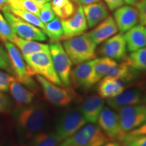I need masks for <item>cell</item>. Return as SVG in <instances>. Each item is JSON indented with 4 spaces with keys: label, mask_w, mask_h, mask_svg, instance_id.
<instances>
[{
    "label": "cell",
    "mask_w": 146,
    "mask_h": 146,
    "mask_svg": "<svg viewBox=\"0 0 146 146\" xmlns=\"http://www.w3.org/2000/svg\"><path fill=\"white\" fill-rule=\"evenodd\" d=\"M43 32L46 36L50 38L51 41L55 42L61 40L63 35V29L61 21L59 18L56 17L44 25Z\"/></svg>",
    "instance_id": "f1b7e54d"
},
{
    "label": "cell",
    "mask_w": 146,
    "mask_h": 146,
    "mask_svg": "<svg viewBox=\"0 0 146 146\" xmlns=\"http://www.w3.org/2000/svg\"><path fill=\"white\" fill-rule=\"evenodd\" d=\"M13 43L17 46L23 57L36 52L50 50V47L47 44L39 43V41L24 39L18 36H16Z\"/></svg>",
    "instance_id": "d4e9b609"
},
{
    "label": "cell",
    "mask_w": 146,
    "mask_h": 146,
    "mask_svg": "<svg viewBox=\"0 0 146 146\" xmlns=\"http://www.w3.org/2000/svg\"><path fill=\"white\" fill-rule=\"evenodd\" d=\"M63 47L72 62L75 65L96 59L97 45L88 33L64 40Z\"/></svg>",
    "instance_id": "7a4b0ae2"
},
{
    "label": "cell",
    "mask_w": 146,
    "mask_h": 146,
    "mask_svg": "<svg viewBox=\"0 0 146 146\" xmlns=\"http://www.w3.org/2000/svg\"><path fill=\"white\" fill-rule=\"evenodd\" d=\"M138 0H124V2L127 5H135V4L137 2Z\"/></svg>",
    "instance_id": "ee69618b"
},
{
    "label": "cell",
    "mask_w": 146,
    "mask_h": 146,
    "mask_svg": "<svg viewBox=\"0 0 146 146\" xmlns=\"http://www.w3.org/2000/svg\"><path fill=\"white\" fill-rule=\"evenodd\" d=\"M117 65V62L114 60L108 57L96 58L92 76H91V85H94L102 80L108 74V72Z\"/></svg>",
    "instance_id": "cb8c5ba5"
},
{
    "label": "cell",
    "mask_w": 146,
    "mask_h": 146,
    "mask_svg": "<svg viewBox=\"0 0 146 146\" xmlns=\"http://www.w3.org/2000/svg\"><path fill=\"white\" fill-rule=\"evenodd\" d=\"M136 71L131 68L127 62L124 61L119 64H117V65L115 66L106 76L119 78L126 82V81H130L133 79V77H135V72Z\"/></svg>",
    "instance_id": "83f0119b"
},
{
    "label": "cell",
    "mask_w": 146,
    "mask_h": 146,
    "mask_svg": "<svg viewBox=\"0 0 146 146\" xmlns=\"http://www.w3.org/2000/svg\"><path fill=\"white\" fill-rule=\"evenodd\" d=\"M63 29V35L62 39L67 40L79 36L88 29V26L83 6L79 5L78 10L74 15L67 19L61 20Z\"/></svg>",
    "instance_id": "7c38bea8"
},
{
    "label": "cell",
    "mask_w": 146,
    "mask_h": 146,
    "mask_svg": "<svg viewBox=\"0 0 146 146\" xmlns=\"http://www.w3.org/2000/svg\"><path fill=\"white\" fill-rule=\"evenodd\" d=\"M60 142L55 132L38 133L31 139L29 146H58Z\"/></svg>",
    "instance_id": "4316f807"
},
{
    "label": "cell",
    "mask_w": 146,
    "mask_h": 146,
    "mask_svg": "<svg viewBox=\"0 0 146 146\" xmlns=\"http://www.w3.org/2000/svg\"><path fill=\"white\" fill-rule=\"evenodd\" d=\"M16 36L10 24L0 13V40L3 43L5 41L13 43Z\"/></svg>",
    "instance_id": "1f68e13d"
},
{
    "label": "cell",
    "mask_w": 146,
    "mask_h": 146,
    "mask_svg": "<svg viewBox=\"0 0 146 146\" xmlns=\"http://www.w3.org/2000/svg\"><path fill=\"white\" fill-rule=\"evenodd\" d=\"M120 141L124 146H146V135H132L125 133Z\"/></svg>",
    "instance_id": "d6a6232c"
},
{
    "label": "cell",
    "mask_w": 146,
    "mask_h": 146,
    "mask_svg": "<svg viewBox=\"0 0 146 146\" xmlns=\"http://www.w3.org/2000/svg\"><path fill=\"white\" fill-rule=\"evenodd\" d=\"M9 91L18 107L31 104L34 100L35 93L33 91L27 89L16 78L11 82Z\"/></svg>",
    "instance_id": "7402d4cb"
},
{
    "label": "cell",
    "mask_w": 146,
    "mask_h": 146,
    "mask_svg": "<svg viewBox=\"0 0 146 146\" xmlns=\"http://www.w3.org/2000/svg\"><path fill=\"white\" fill-rule=\"evenodd\" d=\"M108 141L109 139L99 126L89 123L64 139L58 146H102Z\"/></svg>",
    "instance_id": "277c9868"
},
{
    "label": "cell",
    "mask_w": 146,
    "mask_h": 146,
    "mask_svg": "<svg viewBox=\"0 0 146 146\" xmlns=\"http://www.w3.org/2000/svg\"><path fill=\"white\" fill-rule=\"evenodd\" d=\"M4 17L12 27L15 34L22 39L36 41H45L47 36L43 31L31 24L23 21L18 16L14 15L4 6L2 8Z\"/></svg>",
    "instance_id": "52a82bcc"
},
{
    "label": "cell",
    "mask_w": 146,
    "mask_h": 146,
    "mask_svg": "<svg viewBox=\"0 0 146 146\" xmlns=\"http://www.w3.org/2000/svg\"><path fill=\"white\" fill-rule=\"evenodd\" d=\"M4 6V5H0V10H2V8H3V7Z\"/></svg>",
    "instance_id": "7dc6e473"
},
{
    "label": "cell",
    "mask_w": 146,
    "mask_h": 146,
    "mask_svg": "<svg viewBox=\"0 0 146 146\" xmlns=\"http://www.w3.org/2000/svg\"><path fill=\"white\" fill-rule=\"evenodd\" d=\"M80 5L78 0H52L51 2L54 14L61 20L74 15Z\"/></svg>",
    "instance_id": "603a6c76"
},
{
    "label": "cell",
    "mask_w": 146,
    "mask_h": 146,
    "mask_svg": "<svg viewBox=\"0 0 146 146\" xmlns=\"http://www.w3.org/2000/svg\"><path fill=\"white\" fill-rule=\"evenodd\" d=\"M47 115V106L42 102L24 106L16 110L14 117L21 141L31 139L39 133L45 123Z\"/></svg>",
    "instance_id": "6da1fadb"
},
{
    "label": "cell",
    "mask_w": 146,
    "mask_h": 146,
    "mask_svg": "<svg viewBox=\"0 0 146 146\" xmlns=\"http://www.w3.org/2000/svg\"><path fill=\"white\" fill-rule=\"evenodd\" d=\"M102 146H120V143L118 141H112V142H107Z\"/></svg>",
    "instance_id": "b9f144b4"
},
{
    "label": "cell",
    "mask_w": 146,
    "mask_h": 146,
    "mask_svg": "<svg viewBox=\"0 0 146 146\" xmlns=\"http://www.w3.org/2000/svg\"><path fill=\"white\" fill-rule=\"evenodd\" d=\"M14 78H15L14 76L0 70V91L1 92L8 91L11 82L13 81Z\"/></svg>",
    "instance_id": "8d00e7d4"
},
{
    "label": "cell",
    "mask_w": 146,
    "mask_h": 146,
    "mask_svg": "<svg viewBox=\"0 0 146 146\" xmlns=\"http://www.w3.org/2000/svg\"><path fill=\"white\" fill-rule=\"evenodd\" d=\"M127 49L130 52L146 47V28L142 25H137L124 35Z\"/></svg>",
    "instance_id": "ffe728a7"
},
{
    "label": "cell",
    "mask_w": 146,
    "mask_h": 146,
    "mask_svg": "<svg viewBox=\"0 0 146 146\" xmlns=\"http://www.w3.org/2000/svg\"><path fill=\"white\" fill-rule=\"evenodd\" d=\"M126 133L132 135H146V122L136 129Z\"/></svg>",
    "instance_id": "ab89813d"
},
{
    "label": "cell",
    "mask_w": 146,
    "mask_h": 146,
    "mask_svg": "<svg viewBox=\"0 0 146 146\" xmlns=\"http://www.w3.org/2000/svg\"><path fill=\"white\" fill-rule=\"evenodd\" d=\"M118 31V29L114 17L108 16L105 19L97 25L88 34L96 45H100L116 35Z\"/></svg>",
    "instance_id": "ac0fdd59"
},
{
    "label": "cell",
    "mask_w": 146,
    "mask_h": 146,
    "mask_svg": "<svg viewBox=\"0 0 146 146\" xmlns=\"http://www.w3.org/2000/svg\"><path fill=\"white\" fill-rule=\"evenodd\" d=\"M97 123L111 141H120L125 134L120 128L118 114L110 108H104Z\"/></svg>",
    "instance_id": "8fae6325"
},
{
    "label": "cell",
    "mask_w": 146,
    "mask_h": 146,
    "mask_svg": "<svg viewBox=\"0 0 146 146\" xmlns=\"http://www.w3.org/2000/svg\"><path fill=\"white\" fill-rule=\"evenodd\" d=\"M4 43L14 78L25 86L29 87L31 91L35 90L36 89V83L33 78V76L23 60L20 50L12 42L5 41Z\"/></svg>",
    "instance_id": "5b68a950"
},
{
    "label": "cell",
    "mask_w": 146,
    "mask_h": 146,
    "mask_svg": "<svg viewBox=\"0 0 146 146\" xmlns=\"http://www.w3.org/2000/svg\"><path fill=\"white\" fill-rule=\"evenodd\" d=\"M12 108V102L6 94L0 91V114L8 113Z\"/></svg>",
    "instance_id": "74e56055"
},
{
    "label": "cell",
    "mask_w": 146,
    "mask_h": 146,
    "mask_svg": "<svg viewBox=\"0 0 146 146\" xmlns=\"http://www.w3.org/2000/svg\"><path fill=\"white\" fill-rule=\"evenodd\" d=\"M8 4L12 8L28 11L37 16L42 7L32 0H9Z\"/></svg>",
    "instance_id": "4dcf8cb0"
},
{
    "label": "cell",
    "mask_w": 146,
    "mask_h": 146,
    "mask_svg": "<svg viewBox=\"0 0 146 146\" xmlns=\"http://www.w3.org/2000/svg\"><path fill=\"white\" fill-rule=\"evenodd\" d=\"M104 106V98L99 95H91L83 100L80 110L87 123L96 124Z\"/></svg>",
    "instance_id": "e0dca14e"
},
{
    "label": "cell",
    "mask_w": 146,
    "mask_h": 146,
    "mask_svg": "<svg viewBox=\"0 0 146 146\" xmlns=\"http://www.w3.org/2000/svg\"><path fill=\"white\" fill-rule=\"evenodd\" d=\"M95 62L96 59L76 65L71 71L70 84L72 83L74 87L84 89L92 87L91 79Z\"/></svg>",
    "instance_id": "9a60e30c"
},
{
    "label": "cell",
    "mask_w": 146,
    "mask_h": 146,
    "mask_svg": "<svg viewBox=\"0 0 146 146\" xmlns=\"http://www.w3.org/2000/svg\"><path fill=\"white\" fill-rule=\"evenodd\" d=\"M49 47L53 64L58 76L63 85L70 87L72 61L65 52L63 45L59 41L52 42Z\"/></svg>",
    "instance_id": "ba28073f"
},
{
    "label": "cell",
    "mask_w": 146,
    "mask_h": 146,
    "mask_svg": "<svg viewBox=\"0 0 146 146\" xmlns=\"http://www.w3.org/2000/svg\"><path fill=\"white\" fill-rule=\"evenodd\" d=\"M109 10L114 11L125 4L124 0H104Z\"/></svg>",
    "instance_id": "f35d334b"
},
{
    "label": "cell",
    "mask_w": 146,
    "mask_h": 146,
    "mask_svg": "<svg viewBox=\"0 0 146 146\" xmlns=\"http://www.w3.org/2000/svg\"><path fill=\"white\" fill-rule=\"evenodd\" d=\"M83 10L89 29L94 28L108 16V8L102 1L83 5Z\"/></svg>",
    "instance_id": "d6986e66"
},
{
    "label": "cell",
    "mask_w": 146,
    "mask_h": 146,
    "mask_svg": "<svg viewBox=\"0 0 146 146\" xmlns=\"http://www.w3.org/2000/svg\"><path fill=\"white\" fill-rule=\"evenodd\" d=\"M127 44L124 34L114 35L104 42L100 48V54L104 57L114 60H121L126 57Z\"/></svg>",
    "instance_id": "4fadbf2b"
},
{
    "label": "cell",
    "mask_w": 146,
    "mask_h": 146,
    "mask_svg": "<svg viewBox=\"0 0 146 146\" xmlns=\"http://www.w3.org/2000/svg\"><path fill=\"white\" fill-rule=\"evenodd\" d=\"M100 81L98 94L104 99L116 96L125 90V82L122 79L105 76Z\"/></svg>",
    "instance_id": "44dd1931"
},
{
    "label": "cell",
    "mask_w": 146,
    "mask_h": 146,
    "mask_svg": "<svg viewBox=\"0 0 146 146\" xmlns=\"http://www.w3.org/2000/svg\"><path fill=\"white\" fill-rule=\"evenodd\" d=\"M114 19L118 31L124 33L137 25L139 22L137 10L133 5H123L114 10Z\"/></svg>",
    "instance_id": "5bb4252c"
},
{
    "label": "cell",
    "mask_w": 146,
    "mask_h": 146,
    "mask_svg": "<svg viewBox=\"0 0 146 146\" xmlns=\"http://www.w3.org/2000/svg\"><path fill=\"white\" fill-rule=\"evenodd\" d=\"M9 0H0V5H5L8 3Z\"/></svg>",
    "instance_id": "f6af8a7d"
},
{
    "label": "cell",
    "mask_w": 146,
    "mask_h": 146,
    "mask_svg": "<svg viewBox=\"0 0 146 146\" xmlns=\"http://www.w3.org/2000/svg\"><path fill=\"white\" fill-rule=\"evenodd\" d=\"M38 18L43 25L49 23L56 18V14H54V11L52 10L51 3L47 2L42 5L40 9Z\"/></svg>",
    "instance_id": "836d02e7"
},
{
    "label": "cell",
    "mask_w": 146,
    "mask_h": 146,
    "mask_svg": "<svg viewBox=\"0 0 146 146\" xmlns=\"http://www.w3.org/2000/svg\"><path fill=\"white\" fill-rule=\"evenodd\" d=\"M4 7L8 10L10 11L12 14H14V15L21 18V19L23 20V21L31 24V25H34V26H35L36 27H39V28L42 29V30L44 29V25L40 21L38 16H36L35 14H33L30 12H28V11H25L22 10H18V9L13 8L11 6H10L8 4L5 5Z\"/></svg>",
    "instance_id": "f546056e"
},
{
    "label": "cell",
    "mask_w": 146,
    "mask_h": 146,
    "mask_svg": "<svg viewBox=\"0 0 146 146\" xmlns=\"http://www.w3.org/2000/svg\"><path fill=\"white\" fill-rule=\"evenodd\" d=\"M87 124L80 108L69 109L58 118L56 125V133L60 141L68 138Z\"/></svg>",
    "instance_id": "8992f818"
},
{
    "label": "cell",
    "mask_w": 146,
    "mask_h": 146,
    "mask_svg": "<svg viewBox=\"0 0 146 146\" xmlns=\"http://www.w3.org/2000/svg\"><path fill=\"white\" fill-rule=\"evenodd\" d=\"M135 7L137 10L140 25L146 27V0H138Z\"/></svg>",
    "instance_id": "d590c367"
},
{
    "label": "cell",
    "mask_w": 146,
    "mask_h": 146,
    "mask_svg": "<svg viewBox=\"0 0 146 146\" xmlns=\"http://www.w3.org/2000/svg\"><path fill=\"white\" fill-rule=\"evenodd\" d=\"M33 76L40 75L55 85L62 86L59 76L55 70L50 50L43 51L24 57Z\"/></svg>",
    "instance_id": "3957f363"
},
{
    "label": "cell",
    "mask_w": 146,
    "mask_h": 146,
    "mask_svg": "<svg viewBox=\"0 0 146 146\" xmlns=\"http://www.w3.org/2000/svg\"><path fill=\"white\" fill-rule=\"evenodd\" d=\"M35 77L41 85L45 98L52 104L56 106L63 107L68 105L72 101L75 94L70 87L66 89L60 87L59 85L51 83L38 74L35 75Z\"/></svg>",
    "instance_id": "9c48e42d"
},
{
    "label": "cell",
    "mask_w": 146,
    "mask_h": 146,
    "mask_svg": "<svg viewBox=\"0 0 146 146\" xmlns=\"http://www.w3.org/2000/svg\"><path fill=\"white\" fill-rule=\"evenodd\" d=\"M142 104L146 106V94L145 95H143V101H142Z\"/></svg>",
    "instance_id": "bcb514c9"
},
{
    "label": "cell",
    "mask_w": 146,
    "mask_h": 146,
    "mask_svg": "<svg viewBox=\"0 0 146 146\" xmlns=\"http://www.w3.org/2000/svg\"><path fill=\"white\" fill-rule=\"evenodd\" d=\"M32 1H35V2H36V3H38V4L42 6L43 4H45V3H46L47 2H50L52 0H32Z\"/></svg>",
    "instance_id": "7bdbcfd3"
},
{
    "label": "cell",
    "mask_w": 146,
    "mask_h": 146,
    "mask_svg": "<svg viewBox=\"0 0 146 146\" xmlns=\"http://www.w3.org/2000/svg\"><path fill=\"white\" fill-rule=\"evenodd\" d=\"M0 68L12 74V67H11L8 52L1 45H0Z\"/></svg>",
    "instance_id": "e575fe53"
},
{
    "label": "cell",
    "mask_w": 146,
    "mask_h": 146,
    "mask_svg": "<svg viewBox=\"0 0 146 146\" xmlns=\"http://www.w3.org/2000/svg\"><path fill=\"white\" fill-rule=\"evenodd\" d=\"M124 59L129 66L133 70L137 71L146 70V47L131 52Z\"/></svg>",
    "instance_id": "484cf974"
},
{
    "label": "cell",
    "mask_w": 146,
    "mask_h": 146,
    "mask_svg": "<svg viewBox=\"0 0 146 146\" xmlns=\"http://www.w3.org/2000/svg\"><path fill=\"white\" fill-rule=\"evenodd\" d=\"M143 98V95L140 89H125L116 96L108 99L107 104L111 108L118 111L127 106L141 104Z\"/></svg>",
    "instance_id": "2e32d148"
},
{
    "label": "cell",
    "mask_w": 146,
    "mask_h": 146,
    "mask_svg": "<svg viewBox=\"0 0 146 146\" xmlns=\"http://www.w3.org/2000/svg\"><path fill=\"white\" fill-rule=\"evenodd\" d=\"M118 116L122 131L129 132L146 122V106L141 104L123 107L118 110Z\"/></svg>",
    "instance_id": "30bf717a"
},
{
    "label": "cell",
    "mask_w": 146,
    "mask_h": 146,
    "mask_svg": "<svg viewBox=\"0 0 146 146\" xmlns=\"http://www.w3.org/2000/svg\"><path fill=\"white\" fill-rule=\"evenodd\" d=\"M100 0H78V2L81 5H87L99 2Z\"/></svg>",
    "instance_id": "60d3db41"
}]
</instances>
